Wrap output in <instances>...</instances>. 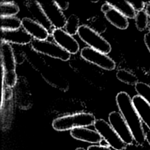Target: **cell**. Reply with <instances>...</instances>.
I'll use <instances>...</instances> for the list:
<instances>
[{
    "label": "cell",
    "instance_id": "obj_1",
    "mask_svg": "<svg viewBox=\"0 0 150 150\" xmlns=\"http://www.w3.org/2000/svg\"><path fill=\"white\" fill-rule=\"evenodd\" d=\"M118 110L127 122L137 144H144L146 141L142 121L129 94L124 91L117 94L115 97Z\"/></svg>",
    "mask_w": 150,
    "mask_h": 150
},
{
    "label": "cell",
    "instance_id": "obj_2",
    "mask_svg": "<svg viewBox=\"0 0 150 150\" xmlns=\"http://www.w3.org/2000/svg\"><path fill=\"white\" fill-rule=\"evenodd\" d=\"M96 120L91 113L77 112L56 118L52 122V127L56 131H64L94 125Z\"/></svg>",
    "mask_w": 150,
    "mask_h": 150
},
{
    "label": "cell",
    "instance_id": "obj_3",
    "mask_svg": "<svg viewBox=\"0 0 150 150\" xmlns=\"http://www.w3.org/2000/svg\"><path fill=\"white\" fill-rule=\"evenodd\" d=\"M1 57L3 80L9 87H14L18 81L16 73V60L13 49L8 42L1 41Z\"/></svg>",
    "mask_w": 150,
    "mask_h": 150
},
{
    "label": "cell",
    "instance_id": "obj_4",
    "mask_svg": "<svg viewBox=\"0 0 150 150\" xmlns=\"http://www.w3.org/2000/svg\"><path fill=\"white\" fill-rule=\"evenodd\" d=\"M77 35L81 40L86 43L88 47L94 50L106 54L111 50V46L109 42L88 25H80Z\"/></svg>",
    "mask_w": 150,
    "mask_h": 150
},
{
    "label": "cell",
    "instance_id": "obj_5",
    "mask_svg": "<svg viewBox=\"0 0 150 150\" xmlns=\"http://www.w3.org/2000/svg\"><path fill=\"white\" fill-rule=\"evenodd\" d=\"M30 45L35 52L49 57L62 61H67L70 58V54L56 43L47 40H40L33 39Z\"/></svg>",
    "mask_w": 150,
    "mask_h": 150
},
{
    "label": "cell",
    "instance_id": "obj_6",
    "mask_svg": "<svg viewBox=\"0 0 150 150\" xmlns=\"http://www.w3.org/2000/svg\"><path fill=\"white\" fill-rule=\"evenodd\" d=\"M94 127L101 137L115 150L124 149L126 144L122 141L109 123L103 119L96 120Z\"/></svg>",
    "mask_w": 150,
    "mask_h": 150
},
{
    "label": "cell",
    "instance_id": "obj_7",
    "mask_svg": "<svg viewBox=\"0 0 150 150\" xmlns=\"http://www.w3.org/2000/svg\"><path fill=\"white\" fill-rule=\"evenodd\" d=\"M80 55L85 60L103 69L112 70L115 68V63L111 58L106 54L94 50L90 47L83 48L80 52Z\"/></svg>",
    "mask_w": 150,
    "mask_h": 150
},
{
    "label": "cell",
    "instance_id": "obj_8",
    "mask_svg": "<svg viewBox=\"0 0 150 150\" xmlns=\"http://www.w3.org/2000/svg\"><path fill=\"white\" fill-rule=\"evenodd\" d=\"M39 4L47 20L54 29L64 28L67 19L57 6L55 1L39 2Z\"/></svg>",
    "mask_w": 150,
    "mask_h": 150
},
{
    "label": "cell",
    "instance_id": "obj_9",
    "mask_svg": "<svg viewBox=\"0 0 150 150\" xmlns=\"http://www.w3.org/2000/svg\"><path fill=\"white\" fill-rule=\"evenodd\" d=\"M109 124L118 135L126 144L133 143L134 138L132 133L120 112L112 111L108 115Z\"/></svg>",
    "mask_w": 150,
    "mask_h": 150
},
{
    "label": "cell",
    "instance_id": "obj_10",
    "mask_svg": "<svg viewBox=\"0 0 150 150\" xmlns=\"http://www.w3.org/2000/svg\"><path fill=\"white\" fill-rule=\"evenodd\" d=\"M52 38L55 43L71 54H76L80 49L77 41L62 29H54L52 31Z\"/></svg>",
    "mask_w": 150,
    "mask_h": 150
},
{
    "label": "cell",
    "instance_id": "obj_11",
    "mask_svg": "<svg viewBox=\"0 0 150 150\" xmlns=\"http://www.w3.org/2000/svg\"><path fill=\"white\" fill-rule=\"evenodd\" d=\"M33 38L22 28L16 30H1V41L24 45L30 43Z\"/></svg>",
    "mask_w": 150,
    "mask_h": 150
},
{
    "label": "cell",
    "instance_id": "obj_12",
    "mask_svg": "<svg viewBox=\"0 0 150 150\" xmlns=\"http://www.w3.org/2000/svg\"><path fill=\"white\" fill-rule=\"evenodd\" d=\"M106 19L118 29L124 30L129 26L128 19L117 10L110 6L107 2L101 8Z\"/></svg>",
    "mask_w": 150,
    "mask_h": 150
},
{
    "label": "cell",
    "instance_id": "obj_13",
    "mask_svg": "<svg viewBox=\"0 0 150 150\" xmlns=\"http://www.w3.org/2000/svg\"><path fill=\"white\" fill-rule=\"evenodd\" d=\"M22 27L33 39L45 40L49 36V30L46 28L30 18H23L22 19Z\"/></svg>",
    "mask_w": 150,
    "mask_h": 150
},
{
    "label": "cell",
    "instance_id": "obj_14",
    "mask_svg": "<svg viewBox=\"0 0 150 150\" xmlns=\"http://www.w3.org/2000/svg\"><path fill=\"white\" fill-rule=\"evenodd\" d=\"M70 134L76 139L90 144H99L102 139V137L97 131L86 127L74 128L70 130Z\"/></svg>",
    "mask_w": 150,
    "mask_h": 150
},
{
    "label": "cell",
    "instance_id": "obj_15",
    "mask_svg": "<svg viewBox=\"0 0 150 150\" xmlns=\"http://www.w3.org/2000/svg\"><path fill=\"white\" fill-rule=\"evenodd\" d=\"M26 5L28 10L33 16L34 21L43 26L47 30L52 27V25L47 20L40 5L39 2L36 1H29L27 2Z\"/></svg>",
    "mask_w": 150,
    "mask_h": 150
},
{
    "label": "cell",
    "instance_id": "obj_16",
    "mask_svg": "<svg viewBox=\"0 0 150 150\" xmlns=\"http://www.w3.org/2000/svg\"><path fill=\"white\" fill-rule=\"evenodd\" d=\"M132 101L142 122L150 130V105L142 97L138 95L134 96L132 98Z\"/></svg>",
    "mask_w": 150,
    "mask_h": 150
},
{
    "label": "cell",
    "instance_id": "obj_17",
    "mask_svg": "<svg viewBox=\"0 0 150 150\" xmlns=\"http://www.w3.org/2000/svg\"><path fill=\"white\" fill-rule=\"evenodd\" d=\"M42 76L51 86L59 88V90L66 91L69 88V84L60 74L54 70L47 69L42 73Z\"/></svg>",
    "mask_w": 150,
    "mask_h": 150
},
{
    "label": "cell",
    "instance_id": "obj_18",
    "mask_svg": "<svg viewBox=\"0 0 150 150\" xmlns=\"http://www.w3.org/2000/svg\"><path fill=\"white\" fill-rule=\"evenodd\" d=\"M110 6L117 10L127 18L134 19L136 16V11L134 10L128 1H106Z\"/></svg>",
    "mask_w": 150,
    "mask_h": 150
},
{
    "label": "cell",
    "instance_id": "obj_19",
    "mask_svg": "<svg viewBox=\"0 0 150 150\" xmlns=\"http://www.w3.org/2000/svg\"><path fill=\"white\" fill-rule=\"evenodd\" d=\"M1 30H16L22 27V20L15 16H1Z\"/></svg>",
    "mask_w": 150,
    "mask_h": 150
},
{
    "label": "cell",
    "instance_id": "obj_20",
    "mask_svg": "<svg viewBox=\"0 0 150 150\" xmlns=\"http://www.w3.org/2000/svg\"><path fill=\"white\" fill-rule=\"evenodd\" d=\"M116 77L120 81L128 85H135L139 82L138 77L134 74L125 69L118 70Z\"/></svg>",
    "mask_w": 150,
    "mask_h": 150
},
{
    "label": "cell",
    "instance_id": "obj_21",
    "mask_svg": "<svg viewBox=\"0 0 150 150\" xmlns=\"http://www.w3.org/2000/svg\"><path fill=\"white\" fill-rule=\"evenodd\" d=\"M0 8L1 16H13L19 12V7L13 2H2Z\"/></svg>",
    "mask_w": 150,
    "mask_h": 150
},
{
    "label": "cell",
    "instance_id": "obj_22",
    "mask_svg": "<svg viewBox=\"0 0 150 150\" xmlns=\"http://www.w3.org/2000/svg\"><path fill=\"white\" fill-rule=\"evenodd\" d=\"M80 26L79 18L76 15L72 14L67 19L64 28L67 33L73 36L77 34Z\"/></svg>",
    "mask_w": 150,
    "mask_h": 150
},
{
    "label": "cell",
    "instance_id": "obj_23",
    "mask_svg": "<svg viewBox=\"0 0 150 150\" xmlns=\"http://www.w3.org/2000/svg\"><path fill=\"white\" fill-rule=\"evenodd\" d=\"M134 19L136 28L138 30L144 31L148 28L149 24L148 16L145 11L143 10L137 12Z\"/></svg>",
    "mask_w": 150,
    "mask_h": 150
},
{
    "label": "cell",
    "instance_id": "obj_24",
    "mask_svg": "<svg viewBox=\"0 0 150 150\" xmlns=\"http://www.w3.org/2000/svg\"><path fill=\"white\" fill-rule=\"evenodd\" d=\"M135 89L138 95L142 97L150 105V85L138 82L135 85Z\"/></svg>",
    "mask_w": 150,
    "mask_h": 150
},
{
    "label": "cell",
    "instance_id": "obj_25",
    "mask_svg": "<svg viewBox=\"0 0 150 150\" xmlns=\"http://www.w3.org/2000/svg\"><path fill=\"white\" fill-rule=\"evenodd\" d=\"M124 150H150L147 146L144 144H130L125 145Z\"/></svg>",
    "mask_w": 150,
    "mask_h": 150
},
{
    "label": "cell",
    "instance_id": "obj_26",
    "mask_svg": "<svg viewBox=\"0 0 150 150\" xmlns=\"http://www.w3.org/2000/svg\"><path fill=\"white\" fill-rule=\"evenodd\" d=\"M128 1L133 7L134 10L135 11H137V12L143 11L146 6V3L142 1Z\"/></svg>",
    "mask_w": 150,
    "mask_h": 150
},
{
    "label": "cell",
    "instance_id": "obj_27",
    "mask_svg": "<svg viewBox=\"0 0 150 150\" xmlns=\"http://www.w3.org/2000/svg\"><path fill=\"white\" fill-rule=\"evenodd\" d=\"M55 2L61 11H65L69 6V3L67 1H55Z\"/></svg>",
    "mask_w": 150,
    "mask_h": 150
},
{
    "label": "cell",
    "instance_id": "obj_28",
    "mask_svg": "<svg viewBox=\"0 0 150 150\" xmlns=\"http://www.w3.org/2000/svg\"><path fill=\"white\" fill-rule=\"evenodd\" d=\"M87 150H111L110 147L107 146H103L101 145H90L88 146Z\"/></svg>",
    "mask_w": 150,
    "mask_h": 150
},
{
    "label": "cell",
    "instance_id": "obj_29",
    "mask_svg": "<svg viewBox=\"0 0 150 150\" xmlns=\"http://www.w3.org/2000/svg\"><path fill=\"white\" fill-rule=\"evenodd\" d=\"M144 40L147 49L150 52V32H149L145 34L144 36Z\"/></svg>",
    "mask_w": 150,
    "mask_h": 150
},
{
    "label": "cell",
    "instance_id": "obj_30",
    "mask_svg": "<svg viewBox=\"0 0 150 150\" xmlns=\"http://www.w3.org/2000/svg\"><path fill=\"white\" fill-rule=\"evenodd\" d=\"M145 139L149 145L150 146V130H148L145 132Z\"/></svg>",
    "mask_w": 150,
    "mask_h": 150
},
{
    "label": "cell",
    "instance_id": "obj_31",
    "mask_svg": "<svg viewBox=\"0 0 150 150\" xmlns=\"http://www.w3.org/2000/svg\"><path fill=\"white\" fill-rule=\"evenodd\" d=\"M145 11L146 12L148 18H150V4H146L145 8Z\"/></svg>",
    "mask_w": 150,
    "mask_h": 150
},
{
    "label": "cell",
    "instance_id": "obj_32",
    "mask_svg": "<svg viewBox=\"0 0 150 150\" xmlns=\"http://www.w3.org/2000/svg\"><path fill=\"white\" fill-rule=\"evenodd\" d=\"M100 144V145L101 146H107V147H109V144H108V142L105 140V139H101V141H100V142L99 143Z\"/></svg>",
    "mask_w": 150,
    "mask_h": 150
},
{
    "label": "cell",
    "instance_id": "obj_33",
    "mask_svg": "<svg viewBox=\"0 0 150 150\" xmlns=\"http://www.w3.org/2000/svg\"><path fill=\"white\" fill-rule=\"evenodd\" d=\"M75 150H86V149L82 147H78Z\"/></svg>",
    "mask_w": 150,
    "mask_h": 150
},
{
    "label": "cell",
    "instance_id": "obj_34",
    "mask_svg": "<svg viewBox=\"0 0 150 150\" xmlns=\"http://www.w3.org/2000/svg\"><path fill=\"white\" fill-rule=\"evenodd\" d=\"M148 30H149V32H150V22L149 23V24H148Z\"/></svg>",
    "mask_w": 150,
    "mask_h": 150
},
{
    "label": "cell",
    "instance_id": "obj_35",
    "mask_svg": "<svg viewBox=\"0 0 150 150\" xmlns=\"http://www.w3.org/2000/svg\"><path fill=\"white\" fill-rule=\"evenodd\" d=\"M148 4H150V1H148Z\"/></svg>",
    "mask_w": 150,
    "mask_h": 150
}]
</instances>
